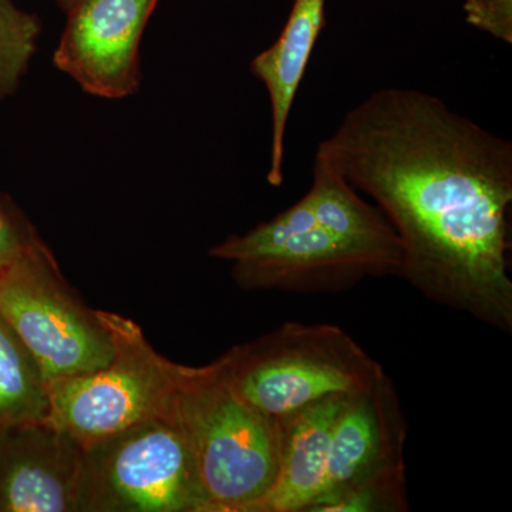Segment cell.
I'll list each match as a JSON object with an SVG mask.
<instances>
[{"instance_id":"cell-13","label":"cell","mask_w":512,"mask_h":512,"mask_svg":"<svg viewBox=\"0 0 512 512\" xmlns=\"http://www.w3.org/2000/svg\"><path fill=\"white\" fill-rule=\"evenodd\" d=\"M49 416L47 380L18 333L0 313V431Z\"/></svg>"},{"instance_id":"cell-2","label":"cell","mask_w":512,"mask_h":512,"mask_svg":"<svg viewBox=\"0 0 512 512\" xmlns=\"http://www.w3.org/2000/svg\"><path fill=\"white\" fill-rule=\"evenodd\" d=\"M173 420L190 444L210 512H249L278 476L282 424L235 390L224 357L183 366Z\"/></svg>"},{"instance_id":"cell-5","label":"cell","mask_w":512,"mask_h":512,"mask_svg":"<svg viewBox=\"0 0 512 512\" xmlns=\"http://www.w3.org/2000/svg\"><path fill=\"white\" fill-rule=\"evenodd\" d=\"M114 346L109 365L92 373L47 382V420L80 446L134 424L173 419L183 366L158 355L133 320L97 311Z\"/></svg>"},{"instance_id":"cell-3","label":"cell","mask_w":512,"mask_h":512,"mask_svg":"<svg viewBox=\"0 0 512 512\" xmlns=\"http://www.w3.org/2000/svg\"><path fill=\"white\" fill-rule=\"evenodd\" d=\"M222 357L235 390L275 420L328 397L365 392L386 373L348 332L329 323L286 322Z\"/></svg>"},{"instance_id":"cell-4","label":"cell","mask_w":512,"mask_h":512,"mask_svg":"<svg viewBox=\"0 0 512 512\" xmlns=\"http://www.w3.org/2000/svg\"><path fill=\"white\" fill-rule=\"evenodd\" d=\"M76 512H210L178 424L147 420L82 446Z\"/></svg>"},{"instance_id":"cell-8","label":"cell","mask_w":512,"mask_h":512,"mask_svg":"<svg viewBox=\"0 0 512 512\" xmlns=\"http://www.w3.org/2000/svg\"><path fill=\"white\" fill-rule=\"evenodd\" d=\"M0 313L35 356L47 382L109 365V332L70 288L45 241L0 268Z\"/></svg>"},{"instance_id":"cell-17","label":"cell","mask_w":512,"mask_h":512,"mask_svg":"<svg viewBox=\"0 0 512 512\" xmlns=\"http://www.w3.org/2000/svg\"><path fill=\"white\" fill-rule=\"evenodd\" d=\"M55 2L64 10V12H67V10L72 9L76 3H79L80 0H55Z\"/></svg>"},{"instance_id":"cell-12","label":"cell","mask_w":512,"mask_h":512,"mask_svg":"<svg viewBox=\"0 0 512 512\" xmlns=\"http://www.w3.org/2000/svg\"><path fill=\"white\" fill-rule=\"evenodd\" d=\"M345 397H328L281 419L278 476L249 512H311L325 483L333 424Z\"/></svg>"},{"instance_id":"cell-7","label":"cell","mask_w":512,"mask_h":512,"mask_svg":"<svg viewBox=\"0 0 512 512\" xmlns=\"http://www.w3.org/2000/svg\"><path fill=\"white\" fill-rule=\"evenodd\" d=\"M406 414L384 373L345 397L333 424L325 483L311 512H406Z\"/></svg>"},{"instance_id":"cell-1","label":"cell","mask_w":512,"mask_h":512,"mask_svg":"<svg viewBox=\"0 0 512 512\" xmlns=\"http://www.w3.org/2000/svg\"><path fill=\"white\" fill-rule=\"evenodd\" d=\"M322 157L376 202L424 298L512 333V143L439 97L389 87L350 109Z\"/></svg>"},{"instance_id":"cell-9","label":"cell","mask_w":512,"mask_h":512,"mask_svg":"<svg viewBox=\"0 0 512 512\" xmlns=\"http://www.w3.org/2000/svg\"><path fill=\"white\" fill-rule=\"evenodd\" d=\"M157 2L80 0L66 12L53 63L92 96H133L141 86V39Z\"/></svg>"},{"instance_id":"cell-11","label":"cell","mask_w":512,"mask_h":512,"mask_svg":"<svg viewBox=\"0 0 512 512\" xmlns=\"http://www.w3.org/2000/svg\"><path fill=\"white\" fill-rule=\"evenodd\" d=\"M326 0H295L274 45L252 60L251 72L264 84L271 103L272 136L269 184L284 183L285 134L293 101L326 23Z\"/></svg>"},{"instance_id":"cell-6","label":"cell","mask_w":512,"mask_h":512,"mask_svg":"<svg viewBox=\"0 0 512 512\" xmlns=\"http://www.w3.org/2000/svg\"><path fill=\"white\" fill-rule=\"evenodd\" d=\"M208 254L229 262L235 284L247 291L338 293L396 276L382 258L319 224L305 197Z\"/></svg>"},{"instance_id":"cell-14","label":"cell","mask_w":512,"mask_h":512,"mask_svg":"<svg viewBox=\"0 0 512 512\" xmlns=\"http://www.w3.org/2000/svg\"><path fill=\"white\" fill-rule=\"evenodd\" d=\"M42 23L12 0H0V100L15 92L36 53Z\"/></svg>"},{"instance_id":"cell-15","label":"cell","mask_w":512,"mask_h":512,"mask_svg":"<svg viewBox=\"0 0 512 512\" xmlns=\"http://www.w3.org/2000/svg\"><path fill=\"white\" fill-rule=\"evenodd\" d=\"M43 242L35 227L12 205L0 200V268Z\"/></svg>"},{"instance_id":"cell-16","label":"cell","mask_w":512,"mask_h":512,"mask_svg":"<svg viewBox=\"0 0 512 512\" xmlns=\"http://www.w3.org/2000/svg\"><path fill=\"white\" fill-rule=\"evenodd\" d=\"M468 25L512 43V0H466L463 6Z\"/></svg>"},{"instance_id":"cell-10","label":"cell","mask_w":512,"mask_h":512,"mask_svg":"<svg viewBox=\"0 0 512 512\" xmlns=\"http://www.w3.org/2000/svg\"><path fill=\"white\" fill-rule=\"evenodd\" d=\"M80 457L47 419L0 431V512H76Z\"/></svg>"}]
</instances>
